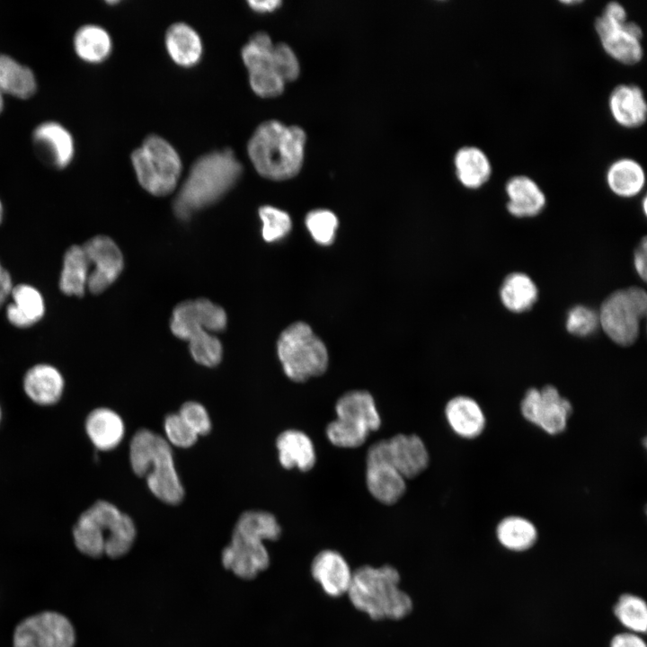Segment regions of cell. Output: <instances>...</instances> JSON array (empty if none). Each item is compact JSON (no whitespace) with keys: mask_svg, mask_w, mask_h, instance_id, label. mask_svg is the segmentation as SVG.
Instances as JSON below:
<instances>
[{"mask_svg":"<svg viewBox=\"0 0 647 647\" xmlns=\"http://www.w3.org/2000/svg\"><path fill=\"white\" fill-rule=\"evenodd\" d=\"M306 144V133L301 127L270 120L253 131L247 153L259 174L270 180L284 181L300 172Z\"/></svg>","mask_w":647,"mask_h":647,"instance_id":"obj_1","label":"cell"},{"mask_svg":"<svg viewBox=\"0 0 647 647\" xmlns=\"http://www.w3.org/2000/svg\"><path fill=\"white\" fill-rule=\"evenodd\" d=\"M242 172L241 163L229 148L199 157L174 199L176 216L186 220L217 201L236 183Z\"/></svg>","mask_w":647,"mask_h":647,"instance_id":"obj_2","label":"cell"},{"mask_svg":"<svg viewBox=\"0 0 647 647\" xmlns=\"http://www.w3.org/2000/svg\"><path fill=\"white\" fill-rule=\"evenodd\" d=\"M400 581L398 570L392 565H364L353 571L347 596L356 609L373 620H400L413 607Z\"/></svg>","mask_w":647,"mask_h":647,"instance_id":"obj_3","label":"cell"},{"mask_svg":"<svg viewBox=\"0 0 647 647\" xmlns=\"http://www.w3.org/2000/svg\"><path fill=\"white\" fill-rule=\"evenodd\" d=\"M136 533L131 518L105 501H96L83 512L73 528L76 548L93 558L123 556L132 547Z\"/></svg>","mask_w":647,"mask_h":647,"instance_id":"obj_4","label":"cell"},{"mask_svg":"<svg viewBox=\"0 0 647 647\" xmlns=\"http://www.w3.org/2000/svg\"><path fill=\"white\" fill-rule=\"evenodd\" d=\"M129 459L134 473L146 478L156 498L171 505L182 501L184 490L165 439L149 430H137L130 442Z\"/></svg>","mask_w":647,"mask_h":647,"instance_id":"obj_5","label":"cell"},{"mask_svg":"<svg viewBox=\"0 0 647 647\" xmlns=\"http://www.w3.org/2000/svg\"><path fill=\"white\" fill-rule=\"evenodd\" d=\"M272 538V527L262 514L249 510L238 518L230 544L222 552V564L244 580H252L270 565L263 542Z\"/></svg>","mask_w":647,"mask_h":647,"instance_id":"obj_6","label":"cell"},{"mask_svg":"<svg viewBox=\"0 0 647 647\" xmlns=\"http://www.w3.org/2000/svg\"><path fill=\"white\" fill-rule=\"evenodd\" d=\"M277 352L284 373L294 382L319 377L328 368L327 349L306 323L292 324L281 332Z\"/></svg>","mask_w":647,"mask_h":647,"instance_id":"obj_7","label":"cell"},{"mask_svg":"<svg viewBox=\"0 0 647 647\" xmlns=\"http://www.w3.org/2000/svg\"><path fill=\"white\" fill-rule=\"evenodd\" d=\"M131 163L140 185L155 196H165L177 186L182 161L175 148L158 135L147 136L131 154Z\"/></svg>","mask_w":647,"mask_h":647,"instance_id":"obj_8","label":"cell"},{"mask_svg":"<svg viewBox=\"0 0 647 647\" xmlns=\"http://www.w3.org/2000/svg\"><path fill=\"white\" fill-rule=\"evenodd\" d=\"M226 322V314L221 306L208 299L198 298L177 305L170 326L172 332L187 341L191 348L215 339L214 333L224 331Z\"/></svg>","mask_w":647,"mask_h":647,"instance_id":"obj_9","label":"cell"},{"mask_svg":"<svg viewBox=\"0 0 647 647\" xmlns=\"http://www.w3.org/2000/svg\"><path fill=\"white\" fill-rule=\"evenodd\" d=\"M273 46L274 42L267 32L257 31L250 37L241 51L253 91L266 98L281 94L286 84L274 63Z\"/></svg>","mask_w":647,"mask_h":647,"instance_id":"obj_10","label":"cell"},{"mask_svg":"<svg viewBox=\"0 0 647 647\" xmlns=\"http://www.w3.org/2000/svg\"><path fill=\"white\" fill-rule=\"evenodd\" d=\"M75 632L63 615L46 611L22 620L13 633V647H74Z\"/></svg>","mask_w":647,"mask_h":647,"instance_id":"obj_11","label":"cell"},{"mask_svg":"<svg viewBox=\"0 0 647 647\" xmlns=\"http://www.w3.org/2000/svg\"><path fill=\"white\" fill-rule=\"evenodd\" d=\"M594 27L603 49L612 58L624 65H635L642 60L643 31L639 24L632 21L616 22L600 14Z\"/></svg>","mask_w":647,"mask_h":647,"instance_id":"obj_12","label":"cell"},{"mask_svg":"<svg viewBox=\"0 0 647 647\" xmlns=\"http://www.w3.org/2000/svg\"><path fill=\"white\" fill-rule=\"evenodd\" d=\"M89 261L86 288L100 294L110 287L123 270V256L115 242L106 235H96L82 245Z\"/></svg>","mask_w":647,"mask_h":647,"instance_id":"obj_13","label":"cell"},{"mask_svg":"<svg viewBox=\"0 0 647 647\" xmlns=\"http://www.w3.org/2000/svg\"><path fill=\"white\" fill-rule=\"evenodd\" d=\"M598 314L599 325L615 343L629 346L635 341L642 317L630 301L625 289L609 295Z\"/></svg>","mask_w":647,"mask_h":647,"instance_id":"obj_14","label":"cell"},{"mask_svg":"<svg viewBox=\"0 0 647 647\" xmlns=\"http://www.w3.org/2000/svg\"><path fill=\"white\" fill-rule=\"evenodd\" d=\"M310 572L323 591L332 598L347 595L353 574L345 557L332 549H324L315 554Z\"/></svg>","mask_w":647,"mask_h":647,"instance_id":"obj_15","label":"cell"},{"mask_svg":"<svg viewBox=\"0 0 647 647\" xmlns=\"http://www.w3.org/2000/svg\"><path fill=\"white\" fill-rule=\"evenodd\" d=\"M32 142L39 155L55 168L63 169L73 160V137L58 122L45 121L38 125L32 132Z\"/></svg>","mask_w":647,"mask_h":647,"instance_id":"obj_16","label":"cell"},{"mask_svg":"<svg viewBox=\"0 0 647 647\" xmlns=\"http://www.w3.org/2000/svg\"><path fill=\"white\" fill-rule=\"evenodd\" d=\"M390 464L407 480L420 475L429 465L430 456L416 434L398 433L387 439Z\"/></svg>","mask_w":647,"mask_h":647,"instance_id":"obj_17","label":"cell"},{"mask_svg":"<svg viewBox=\"0 0 647 647\" xmlns=\"http://www.w3.org/2000/svg\"><path fill=\"white\" fill-rule=\"evenodd\" d=\"M608 107L613 119L620 126L635 129L647 118V103L640 86L621 84L614 87L608 98Z\"/></svg>","mask_w":647,"mask_h":647,"instance_id":"obj_18","label":"cell"},{"mask_svg":"<svg viewBox=\"0 0 647 647\" xmlns=\"http://www.w3.org/2000/svg\"><path fill=\"white\" fill-rule=\"evenodd\" d=\"M365 477L368 491L382 504H395L405 493L406 479L390 463H366Z\"/></svg>","mask_w":647,"mask_h":647,"instance_id":"obj_19","label":"cell"},{"mask_svg":"<svg viewBox=\"0 0 647 647\" xmlns=\"http://www.w3.org/2000/svg\"><path fill=\"white\" fill-rule=\"evenodd\" d=\"M279 461L286 469L310 471L316 463V451L310 437L302 430H287L276 440Z\"/></svg>","mask_w":647,"mask_h":647,"instance_id":"obj_20","label":"cell"},{"mask_svg":"<svg viewBox=\"0 0 647 647\" xmlns=\"http://www.w3.org/2000/svg\"><path fill=\"white\" fill-rule=\"evenodd\" d=\"M445 417L451 430L463 439L477 438L485 427L481 406L466 395L451 398L445 406Z\"/></svg>","mask_w":647,"mask_h":647,"instance_id":"obj_21","label":"cell"},{"mask_svg":"<svg viewBox=\"0 0 647 647\" xmlns=\"http://www.w3.org/2000/svg\"><path fill=\"white\" fill-rule=\"evenodd\" d=\"M336 418L346 420L368 430H377L381 417L373 395L366 390H351L340 396L335 403Z\"/></svg>","mask_w":647,"mask_h":647,"instance_id":"obj_22","label":"cell"},{"mask_svg":"<svg viewBox=\"0 0 647 647\" xmlns=\"http://www.w3.org/2000/svg\"><path fill=\"white\" fill-rule=\"evenodd\" d=\"M505 191L509 197L507 209L514 217L536 216L545 206L546 199L544 192L528 176L511 177L505 185Z\"/></svg>","mask_w":647,"mask_h":647,"instance_id":"obj_23","label":"cell"},{"mask_svg":"<svg viewBox=\"0 0 647 647\" xmlns=\"http://www.w3.org/2000/svg\"><path fill=\"white\" fill-rule=\"evenodd\" d=\"M26 394L36 403L50 405L62 395L64 379L53 366L39 364L30 368L23 378Z\"/></svg>","mask_w":647,"mask_h":647,"instance_id":"obj_24","label":"cell"},{"mask_svg":"<svg viewBox=\"0 0 647 647\" xmlns=\"http://www.w3.org/2000/svg\"><path fill=\"white\" fill-rule=\"evenodd\" d=\"M165 47L172 59L182 66L196 65L202 55V41L191 25L177 22L165 32Z\"/></svg>","mask_w":647,"mask_h":647,"instance_id":"obj_25","label":"cell"},{"mask_svg":"<svg viewBox=\"0 0 647 647\" xmlns=\"http://www.w3.org/2000/svg\"><path fill=\"white\" fill-rule=\"evenodd\" d=\"M13 303L6 309L8 321L19 328L38 323L44 315L45 305L41 294L32 286L19 284L13 287Z\"/></svg>","mask_w":647,"mask_h":647,"instance_id":"obj_26","label":"cell"},{"mask_svg":"<svg viewBox=\"0 0 647 647\" xmlns=\"http://www.w3.org/2000/svg\"><path fill=\"white\" fill-rule=\"evenodd\" d=\"M454 165L458 181L469 189L482 187L492 174L489 157L474 146L460 147L455 154Z\"/></svg>","mask_w":647,"mask_h":647,"instance_id":"obj_27","label":"cell"},{"mask_svg":"<svg viewBox=\"0 0 647 647\" xmlns=\"http://www.w3.org/2000/svg\"><path fill=\"white\" fill-rule=\"evenodd\" d=\"M87 435L100 450L116 448L124 436V423L120 416L108 408L93 410L85 422Z\"/></svg>","mask_w":647,"mask_h":647,"instance_id":"obj_28","label":"cell"},{"mask_svg":"<svg viewBox=\"0 0 647 647\" xmlns=\"http://www.w3.org/2000/svg\"><path fill=\"white\" fill-rule=\"evenodd\" d=\"M37 89L32 70L9 55L0 53V90L19 99H28Z\"/></svg>","mask_w":647,"mask_h":647,"instance_id":"obj_29","label":"cell"},{"mask_svg":"<svg viewBox=\"0 0 647 647\" xmlns=\"http://www.w3.org/2000/svg\"><path fill=\"white\" fill-rule=\"evenodd\" d=\"M607 182L616 195L629 198L637 195L645 184V173L636 160L623 157L613 162L607 171Z\"/></svg>","mask_w":647,"mask_h":647,"instance_id":"obj_30","label":"cell"},{"mask_svg":"<svg viewBox=\"0 0 647 647\" xmlns=\"http://www.w3.org/2000/svg\"><path fill=\"white\" fill-rule=\"evenodd\" d=\"M539 392L541 410L536 426L550 435L562 433L572 412L571 403L554 386H545Z\"/></svg>","mask_w":647,"mask_h":647,"instance_id":"obj_31","label":"cell"},{"mask_svg":"<svg viewBox=\"0 0 647 647\" xmlns=\"http://www.w3.org/2000/svg\"><path fill=\"white\" fill-rule=\"evenodd\" d=\"M89 273V261L82 245H71L63 259L59 278L60 290L67 296L83 297Z\"/></svg>","mask_w":647,"mask_h":647,"instance_id":"obj_32","label":"cell"},{"mask_svg":"<svg viewBox=\"0 0 647 647\" xmlns=\"http://www.w3.org/2000/svg\"><path fill=\"white\" fill-rule=\"evenodd\" d=\"M73 42L77 56L88 63L103 61L109 57L112 49L109 32L96 24H85L78 28Z\"/></svg>","mask_w":647,"mask_h":647,"instance_id":"obj_33","label":"cell"},{"mask_svg":"<svg viewBox=\"0 0 647 647\" xmlns=\"http://www.w3.org/2000/svg\"><path fill=\"white\" fill-rule=\"evenodd\" d=\"M538 290L534 281L525 273L508 275L500 289L504 306L511 312L521 313L530 309L537 299Z\"/></svg>","mask_w":647,"mask_h":647,"instance_id":"obj_34","label":"cell"},{"mask_svg":"<svg viewBox=\"0 0 647 647\" xmlns=\"http://www.w3.org/2000/svg\"><path fill=\"white\" fill-rule=\"evenodd\" d=\"M496 536L505 548L521 552L530 548L537 538V531L532 522L518 516L507 517L498 524Z\"/></svg>","mask_w":647,"mask_h":647,"instance_id":"obj_35","label":"cell"},{"mask_svg":"<svg viewBox=\"0 0 647 647\" xmlns=\"http://www.w3.org/2000/svg\"><path fill=\"white\" fill-rule=\"evenodd\" d=\"M618 621L632 633H645L647 609L644 600L633 594L622 595L614 607Z\"/></svg>","mask_w":647,"mask_h":647,"instance_id":"obj_36","label":"cell"},{"mask_svg":"<svg viewBox=\"0 0 647 647\" xmlns=\"http://www.w3.org/2000/svg\"><path fill=\"white\" fill-rule=\"evenodd\" d=\"M371 432L366 428L336 418L325 429L327 439L335 447L356 448L362 446Z\"/></svg>","mask_w":647,"mask_h":647,"instance_id":"obj_37","label":"cell"},{"mask_svg":"<svg viewBox=\"0 0 647 647\" xmlns=\"http://www.w3.org/2000/svg\"><path fill=\"white\" fill-rule=\"evenodd\" d=\"M262 222V237L267 242H276L285 237L291 229L289 215L275 207L263 206L259 209Z\"/></svg>","mask_w":647,"mask_h":647,"instance_id":"obj_38","label":"cell"},{"mask_svg":"<svg viewBox=\"0 0 647 647\" xmlns=\"http://www.w3.org/2000/svg\"><path fill=\"white\" fill-rule=\"evenodd\" d=\"M306 226L317 243L326 245L334 238L338 219L328 209H315L306 215Z\"/></svg>","mask_w":647,"mask_h":647,"instance_id":"obj_39","label":"cell"},{"mask_svg":"<svg viewBox=\"0 0 647 647\" xmlns=\"http://www.w3.org/2000/svg\"><path fill=\"white\" fill-rule=\"evenodd\" d=\"M599 325L598 314L584 306L572 307L567 315L566 328L569 332L580 337L592 334Z\"/></svg>","mask_w":647,"mask_h":647,"instance_id":"obj_40","label":"cell"},{"mask_svg":"<svg viewBox=\"0 0 647 647\" xmlns=\"http://www.w3.org/2000/svg\"><path fill=\"white\" fill-rule=\"evenodd\" d=\"M272 54L277 71L284 82L296 80L300 74V63L293 49L287 43L277 42Z\"/></svg>","mask_w":647,"mask_h":647,"instance_id":"obj_41","label":"cell"},{"mask_svg":"<svg viewBox=\"0 0 647 647\" xmlns=\"http://www.w3.org/2000/svg\"><path fill=\"white\" fill-rule=\"evenodd\" d=\"M164 428L168 442L176 447L187 448L193 446L198 439V435L178 413L167 415Z\"/></svg>","mask_w":647,"mask_h":647,"instance_id":"obj_42","label":"cell"},{"mask_svg":"<svg viewBox=\"0 0 647 647\" xmlns=\"http://www.w3.org/2000/svg\"><path fill=\"white\" fill-rule=\"evenodd\" d=\"M178 414L198 436L206 435L211 430V421L207 410L197 402L183 403Z\"/></svg>","mask_w":647,"mask_h":647,"instance_id":"obj_43","label":"cell"},{"mask_svg":"<svg viewBox=\"0 0 647 647\" xmlns=\"http://www.w3.org/2000/svg\"><path fill=\"white\" fill-rule=\"evenodd\" d=\"M541 410V397L538 389L529 388L520 403V411L524 419L528 422L537 425Z\"/></svg>","mask_w":647,"mask_h":647,"instance_id":"obj_44","label":"cell"},{"mask_svg":"<svg viewBox=\"0 0 647 647\" xmlns=\"http://www.w3.org/2000/svg\"><path fill=\"white\" fill-rule=\"evenodd\" d=\"M628 297L630 301L632 302L633 306L640 315V316L643 318L646 315V309H647V296L646 292L638 287H631L627 289H625Z\"/></svg>","mask_w":647,"mask_h":647,"instance_id":"obj_45","label":"cell"},{"mask_svg":"<svg viewBox=\"0 0 647 647\" xmlns=\"http://www.w3.org/2000/svg\"><path fill=\"white\" fill-rule=\"evenodd\" d=\"M610 647H646V644L636 634L623 633L612 638Z\"/></svg>","mask_w":647,"mask_h":647,"instance_id":"obj_46","label":"cell"},{"mask_svg":"<svg viewBox=\"0 0 647 647\" xmlns=\"http://www.w3.org/2000/svg\"><path fill=\"white\" fill-rule=\"evenodd\" d=\"M601 14L616 22H625L627 21L625 8L616 1L607 3Z\"/></svg>","mask_w":647,"mask_h":647,"instance_id":"obj_47","label":"cell"},{"mask_svg":"<svg viewBox=\"0 0 647 647\" xmlns=\"http://www.w3.org/2000/svg\"><path fill=\"white\" fill-rule=\"evenodd\" d=\"M646 237H643L634 253V267L639 276L646 279Z\"/></svg>","mask_w":647,"mask_h":647,"instance_id":"obj_48","label":"cell"},{"mask_svg":"<svg viewBox=\"0 0 647 647\" xmlns=\"http://www.w3.org/2000/svg\"><path fill=\"white\" fill-rule=\"evenodd\" d=\"M13 284L11 276L0 263V307L10 296Z\"/></svg>","mask_w":647,"mask_h":647,"instance_id":"obj_49","label":"cell"},{"mask_svg":"<svg viewBox=\"0 0 647 647\" xmlns=\"http://www.w3.org/2000/svg\"><path fill=\"white\" fill-rule=\"evenodd\" d=\"M249 6L258 13H270L281 5L279 0H265V1H254L250 0L247 2Z\"/></svg>","mask_w":647,"mask_h":647,"instance_id":"obj_50","label":"cell"},{"mask_svg":"<svg viewBox=\"0 0 647 647\" xmlns=\"http://www.w3.org/2000/svg\"><path fill=\"white\" fill-rule=\"evenodd\" d=\"M4 93H3V92L0 90V113H1L2 111L4 110Z\"/></svg>","mask_w":647,"mask_h":647,"instance_id":"obj_51","label":"cell"},{"mask_svg":"<svg viewBox=\"0 0 647 647\" xmlns=\"http://www.w3.org/2000/svg\"><path fill=\"white\" fill-rule=\"evenodd\" d=\"M562 3L566 4H572L581 3V1H562Z\"/></svg>","mask_w":647,"mask_h":647,"instance_id":"obj_52","label":"cell"},{"mask_svg":"<svg viewBox=\"0 0 647 647\" xmlns=\"http://www.w3.org/2000/svg\"><path fill=\"white\" fill-rule=\"evenodd\" d=\"M2 218H3V205H2V202H1V200H0V224H1V222H2Z\"/></svg>","mask_w":647,"mask_h":647,"instance_id":"obj_53","label":"cell"},{"mask_svg":"<svg viewBox=\"0 0 647 647\" xmlns=\"http://www.w3.org/2000/svg\"><path fill=\"white\" fill-rule=\"evenodd\" d=\"M646 202H647V201H646V199L644 198L643 200V209L644 213H646V208H646Z\"/></svg>","mask_w":647,"mask_h":647,"instance_id":"obj_54","label":"cell"},{"mask_svg":"<svg viewBox=\"0 0 647 647\" xmlns=\"http://www.w3.org/2000/svg\"><path fill=\"white\" fill-rule=\"evenodd\" d=\"M0 417H1V412H0Z\"/></svg>","mask_w":647,"mask_h":647,"instance_id":"obj_55","label":"cell"}]
</instances>
